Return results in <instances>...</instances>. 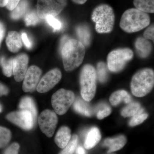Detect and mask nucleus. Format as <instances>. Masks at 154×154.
Listing matches in <instances>:
<instances>
[{"mask_svg":"<svg viewBox=\"0 0 154 154\" xmlns=\"http://www.w3.org/2000/svg\"><path fill=\"white\" fill-rule=\"evenodd\" d=\"M85 48L79 40H67L62 48L61 55L65 70L71 71L82 63L85 54Z\"/></svg>","mask_w":154,"mask_h":154,"instance_id":"obj_1","label":"nucleus"},{"mask_svg":"<svg viewBox=\"0 0 154 154\" xmlns=\"http://www.w3.org/2000/svg\"><path fill=\"white\" fill-rule=\"evenodd\" d=\"M150 22L149 14L136 8L128 9L122 16L120 28L128 33L140 31L148 26Z\"/></svg>","mask_w":154,"mask_h":154,"instance_id":"obj_2","label":"nucleus"},{"mask_svg":"<svg viewBox=\"0 0 154 154\" xmlns=\"http://www.w3.org/2000/svg\"><path fill=\"white\" fill-rule=\"evenodd\" d=\"M96 23V30L99 33H109L113 30L115 14L113 8L107 4H101L94 8L91 15Z\"/></svg>","mask_w":154,"mask_h":154,"instance_id":"obj_3","label":"nucleus"},{"mask_svg":"<svg viewBox=\"0 0 154 154\" xmlns=\"http://www.w3.org/2000/svg\"><path fill=\"white\" fill-rule=\"evenodd\" d=\"M154 85V71L151 69H144L139 71L133 76L131 89L134 96L143 97L152 91Z\"/></svg>","mask_w":154,"mask_h":154,"instance_id":"obj_4","label":"nucleus"},{"mask_svg":"<svg viewBox=\"0 0 154 154\" xmlns=\"http://www.w3.org/2000/svg\"><path fill=\"white\" fill-rule=\"evenodd\" d=\"M96 77V70L93 66L86 64L83 67L80 76L81 94L86 102H90L95 96Z\"/></svg>","mask_w":154,"mask_h":154,"instance_id":"obj_5","label":"nucleus"},{"mask_svg":"<svg viewBox=\"0 0 154 154\" xmlns=\"http://www.w3.org/2000/svg\"><path fill=\"white\" fill-rule=\"evenodd\" d=\"M134 53L129 48H118L109 53L107 64L110 71L117 72L123 69L127 63L131 60Z\"/></svg>","mask_w":154,"mask_h":154,"instance_id":"obj_6","label":"nucleus"},{"mask_svg":"<svg viewBox=\"0 0 154 154\" xmlns=\"http://www.w3.org/2000/svg\"><path fill=\"white\" fill-rule=\"evenodd\" d=\"M73 92L65 89L58 90L53 95L51 104L55 113L62 115L66 113L75 100Z\"/></svg>","mask_w":154,"mask_h":154,"instance_id":"obj_7","label":"nucleus"},{"mask_svg":"<svg viewBox=\"0 0 154 154\" xmlns=\"http://www.w3.org/2000/svg\"><path fill=\"white\" fill-rule=\"evenodd\" d=\"M67 0H38L37 14L41 19L49 16L55 17L60 14L66 7Z\"/></svg>","mask_w":154,"mask_h":154,"instance_id":"obj_8","label":"nucleus"},{"mask_svg":"<svg viewBox=\"0 0 154 154\" xmlns=\"http://www.w3.org/2000/svg\"><path fill=\"white\" fill-rule=\"evenodd\" d=\"M38 122L42 131L48 137H52L58 122L57 116L55 112L50 110H44L38 117Z\"/></svg>","mask_w":154,"mask_h":154,"instance_id":"obj_9","label":"nucleus"},{"mask_svg":"<svg viewBox=\"0 0 154 154\" xmlns=\"http://www.w3.org/2000/svg\"><path fill=\"white\" fill-rule=\"evenodd\" d=\"M7 118L11 122L26 130L32 129L35 122L31 113L25 110L11 112L7 116Z\"/></svg>","mask_w":154,"mask_h":154,"instance_id":"obj_10","label":"nucleus"},{"mask_svg":"<svg viewBox=\"0 0 154 154\" xmlns=\"http://www.w3.org/2000/svg\"><path fill=\"white\" fill-rule=\"evenodd\" d=\"M61 78V72L59 69L51 70L42 77L37 85L36 90L38 93H46L58 83Z\"/></svg>","mask_w":154,"mask_h":154,"instance_id":"obj_11","label":"nucleus"},{"mask_svg":"<svg viewBox=\"0 0 154 154\" xmlns=\"http://www.w3.org/2000/svg\"><path fill=\"white\" fill-rule=\"evenodd\" d=\"M42 74L41 70L36 66H32L27 70L24 77L22 89L25 92H32L36 89Z\"/></svg>","mask_w":154,"mask_h":154,"instance_id":"obj_12","label":"nucleus"},{"mask_svg":"<svg viewBox=\"0 0 154 154\" xmlns=\"http://www.w3.org/2000/svg\"><path fill=\"white\" fill-rule=\"evenodd\" d=\"M28 56L25 54H19L14 59L13 73L17 82H21L24 79L28 70Z\"/></svg>","mask_w":154,"mask_h":154,"instance_id":"obj_13","label":"nucleus"},{"mask_svg":"<svg viewBox=\"0 0 154 154\" xmlns=\"http://www.w3.org/2000/svg\"><path fill=\"white\" fill-rule=\"evenodd\" d=\"M127 140L123 135L113 138H107L105 140L103 145L108 148V153H111L122 149L126 144Z\"/></svg>","mask_w":154,"mask_h":154,"instance_id":"obj_14","label":"nucleus"},{"mask_svg":"<svg viewBox=\"0 0 154 154\" xmlns=\"http://www.w3.org/2000/svg\"><path fill=\"white\" fill-rule=\"evenodd\" d=\"M6 42L8 49L11 52H17L22 47L21 36L16 31H12L8 32Z\"/></svg>","mask_w":154,"mask_h":154,"instance_id":"obj_15","label":"nucleus"},{"mask_svg":"<svg viewBox=\"0 0 154 154\" xmlns=\"http://www.w3.org/2000/svg\"><path fill=\"white\" fill-rule=\"evenodd\" d=\"M101 138V133L98 128L96 127H92L86 136L84 147L87 149L93 148L99 143Z\"/></svg>","mask_w":154,"mask_h":154,"instance_id":"obj_16","label":"nucleus"},{"mask_svg":"<svg viewBox=\"0 0 154 154\" xmlns=\"http://www.w3.org/2000/svg\"><path fill=\"white\" fill-rule=\"evenodd\" d=\"M135 46L138 54L140 57L146 58L149 56L152 50V45L150 42L144 37H139L137 39Z\"/></svg>","mask_w":154,"mask_h":154,"instance_id":"obj_17","label":"nucleus"},{"mask_svg":"<svg viewBox=\"0 0 154 154\" xmlns=\"http://www.w3.org/2000/svg\"><path fill=\"white\" fill-rule=\"evenodd\" d=\"M71 138V130L68 127L63 126L59 130L55 136V142L58 146L63 149Z\"/></svg>","mask_w":154,"mask_h":154,"instance_id":"obj_18","label":"nucleus"},{"mask_svg":"<svg viewBox=\"0 0 154 154\" xmlns=\"http://www.w3.org/2000/svg\"><path fill=\"white\" fill-rule=\"evenodd\" d=\"M131 98L130 95L124 90H119L114 92L110 96L109 101L113 106L119 105L122 102L126 104H129L131 102Z\"/></svg>","mask_w":154,"mask_h":154,"instance_id":"obj_19","label":"nucleus"},{"mask_svg":"<svg viewBox=\"0 0 154 154\" xmlns=\"http://www.w3.org/2000/svg\"><path fill=\"white\" fill-rule=\"evenodd\" d=\"M74 109L78 113L86 116H91L94 113V110L84 99H77L73 103Z\"/></svg>","mask_w":154,"mask_h":154,"instance_id":"obj_20","label":"nucleus"},{"mask_svg":"<svg viewBox=\"0 0 154 154\" xmlns=\"http://www.w3.org/2000/svg\"><path fill=\"white\" fill-rule=\"evenodd\" d=\"M19 108L21 110H27L33 115V118L36 120L37 116V110L35 103L32 98L25 97L21 100L19 104Z\"/></svg>","mask_w":154,"mask_h":154,"instance_id":"obj_21","label":"nucleus"},{"mask_svg":"<svg viewBox=\"0 0 154 154\" xmlns=\"http://www.w3.org/2000/svg\"><path fill=\"white\" fill-rule=\"evenodd\" d=\"M136 8L146 14L154 13V0H134Z\"/></svg>","mask_w":154,"mask_h":154,"instance_id":"obj_22","label":"nucleus"},{"mask_svg":"<svg viewBox=\"0 0 154 154\" xmlns=\"http://www.w3.org/2000/svg\"><path fill=\"white\" fill-rule=\"evenodd\" d=\"M29 8V4L26 0L20 1L17 7L12 11L11 18L14 20L19 19L25 15Z\"/></svg>","mask_w":154,"mask_h":154,"instance_id":"obj_23","label":"nucleus"},{"mask_svg":"<svg viewBox=\"0 0 154 154\" xmlns=\"http://www.w3.org/2000/svg\"><path fill=\"white\" fill-rule=\"evenodd\" d=\"M77 34L80 41L84 45H89L91 42V34L90 30L85 26H80L76 28Z\"/></svg>","mask_w":154,"mask_h":154,"instance_id":"obj_24","label":"nucleus"},{"mask_svg":"<svg viewBox=\"0 0 154 154\" xmlns=\"http://www.w3.org/2000/svg\"><path fill=\"white\" fill-rule=\"evenodd\" d=\"M140 108V104L138 102H131L122 109L121 114L125 118L133 116L137 113Z\"/></svg>","mask_w":154,"mask_h":154,"instance_id":"obj_25","label":"nucleus"},{"mask_svg":"<svg viewBox=\"0 0 154 154\" xmlns=\"http://www.w3.org/2000/svg\"><path fill=\"white\" fill-rule=\"evenodd\" d=\"M0 64L2 67L4 74L8 77H11L13 74L14 59H6L5 57L0 58Z\"/></svg>","mask_w":154,"mask_h":154,"instance_id":"obj_26","label":"nucleus"},{"mask_svg":"<svg viewBox=\"0 0 154 154\" xmlns=\"http://www.w3.org/2000/svg\"><path fill=\"white\" fill-rule=\"evenodd\" d=\"M11 133L8 128L0 126V149L5 147L10 142L11 139Z\"/></svg>","mask_w":154,"mask_h":154,"instance_id":"obj_27","label":"nucleus"},{"mask_svg":"<svg viewBox=\"0 0 154 154\" xmlns=\"http://www.w3.org/2000/svg\"><path fill=\"white\" fill-rule=\"evenodd\" d=\"M143 108H140L137 113L133 116L129 122V125L131 126H134L141 124L147 118L148 114L143 113Z\"/></svg>","mask_w":154,"mask_h":154,"instance_id":"obj_28","label":"nucleus"},{"mask_svg":"<svg viewBox=\"0 0 154 154\" xmlns=\"http://www.w3.org/2000/svg\"><path fill=\"white\" fill-rule=\"evenodd\" d=\"M78 142V137L75 134L71 138L68 143L59 154H73L77 146Z\"/></svg>","mask_w":154,"mask_h":154,"instance_id":"obj_29","label":"nucleus"},{"mask_svg":"<svg viewBox=\"0 0 154 154\" xmlns=\"http://www.w3.org/2000/svg\"><path fill=\"white\" fill-rule=\"evenodd\" d=\"M40 19L37 14V11L33 10L25 14L24 21L26 25L28 26L36 25L40 22Z\"/></svg>","mask_w":154,"mask_h":154,"instance_id":"obj_30","label":"nucleus"},{"mask_svg":"<svg viewBox=\"0 0 154 154\" xmlns=\"http://www.w3.org/2000/svg\"><path fill=\"white\" fill-rule=\"evenodd\" d=\"M97 69L96 77L100 82H105L107 79V71L105 64L102 62H99L97 64Z\"/></svg>","mask_w":154,"mask_h":154,"instance_id":"obj_31","label":"nucleus"},{"mask_svg":"<svg viewBox=\"0 0 154 154\" xmlns=\"http://www.w3.org/2000/svg\"><path fill=\"white\" fill-rule=\"evenodd\" d=\"M111 112V108L107 105L101 106L97 113V117L98 119H102L109 116Z\"/></svg>","mask_w":154,"mask_h":154,"instance_id":"obj_32","label":"nucleus"},{"mask_svg":"<svg viewBox=\"0 0 154 154\" xmlns=\"http://www.w3.org/2000/svg\"><path fill=\"white\" fill-rule=\"evenodd\" d=\"M45 19L48 24L53 28L54 30H60L62 28L61 22L55 17L49 16Z\"/></svg>","mask_w":154,"mask_h":154,"instance_id":"obj_33","label":"nucleus"},{"mask_svg":"<svg viewBox=\"0 0 154 154\" xmlns=\"http://www.w3.org/2000/svg\"><path fill=\"white\" fill-rule=\"evenodd\" d=\"M154 25H152L148 27L143 33L144 38L146 39H150L154 42Z\"/></svg>","mask_w":154,"mask_h":154,"instance_id":"obj_34","label":"nucleus"},{"mask_svg":"<svg viewBox=\"0 0 154 154\" xmlns=\"http://www.w3.org/2000/svg\"><path fill=\"white\" fill-rule=\"evenodd\" d=\"M19 147V144L14 143L6 149L5 154H18Z\"/></svg>","mask_w":154,"mask_h":154,"instance_id":"obj_35","label":"nucleus"},{"mask_svg":"<svg viewBox=\"0 0 154 154\" xmlns=\"http://www.w3.org/2000/svg\"><path fill=\"white\" fill-rule=\"evenodd\" d=\"M22 38L24 44L28 48H30L32 47V44L30 39L28 38V35L26 33H23L22 34Z\"/></svg>","mask_w":154,"mask_h":154,"instance_id":"obj_36","label":"nucleus"},{"mask_svg":"<svg viewBox=\"0 0 154 154\" xmlns=\"http://www.w3.org/2000/svg\"><path fill=\"white\" fill-rule=\"evenodd\" d=\"M21 0H8L6 7L10 11H12L17 7Z\"/></svg>","mask_w":154,"mask_h":154,"instance_id":"obj_37","label":"nucleus"},{"mask_svg":"<svg viewBox=\"0 0 154 154\" xmlns=\"http://www.w3.org/2000/svg\"><path fill=\"white\" fill-rule=\"evenodd\" d=\"M8 89L6 86L0 83V97L8 94Z\"/></svg>","mask_w":154,"mask_h":154,"instance_id":"obj_38","label":"nucleus"},{"mask_svg":"<svg viewBox=\"0 0 154 154\" xmlns=\"http://www.w3.org/2000/svg\"><path fill=\"white\" fill-rule=\"evenodd\" d=\"M5 26L2 22H0V45L5 36Z\"/></svg>","mask_w":154,"mask_h":154,"instance_id":"obj_39","label":"nucleus"},{"mask_svg":"<svg viewBox=\"0 0 154 154\" xmlns=\"http://www.w3.org/2000/svg\"><path fill=\"white\" fill-rule=\"evenodd\" d=\"M76 154H87L85 149L82 146H79L75 149Z\"/></svg>","mask_w":154,"mask_h":154,"instance_id":"obj_40","label":"nucleus"},{"mask_svg":"<svg viewBox=\"0 0 154 154\" xmlns=\"http://www.w3.org/2000/svg\"><path fill=\"white\" fill-rule=\"evenodd\" d=\"M72 1L78 5H83L85 4L88 0H72Z\"/></svg>","mask_w":154,"mask_h":154,"instance_id":"obj_41","label":"nucleus"},{"mask_svg":"<svg viewBox=\"0 0 154 154\" xmlns=\"http://www.w3.org/2000/svg\"><path fill=\"white\" fill-rule=\"evenodd\" d=\"M8 0H0V7L3 8L6 7Z\"/></svg>","mask_w":154,"mask_h":154,"instance_id":"obj_42","label":"nucleus"},{"mask_svg":"<svg viewBox=\"0 0 154 154\" xmlns=\"http://www.w3.org/2000/svg\"><path fill=\"white\" fill-rule=\"evenodd\" d=\"M2 107L1 105H0V113L2 112Z\"/></svg>","mask_w":154,"mask_h":154,"instance_id":"obj_43","label":"nucleus"},{"mask_svg":"<svg viewBox=\"0 0 154 154\" xmlns=\"http://www.w3.org/2000/svg\"><path fill=\"white\" fill-rule=\"evenodd\" d=\"M108 154H111V153H108Z\"/></svg>","mask_w":154,"mask_h":154,"instance_id":"obj_44","label":"nucleus"}]
</instances>
